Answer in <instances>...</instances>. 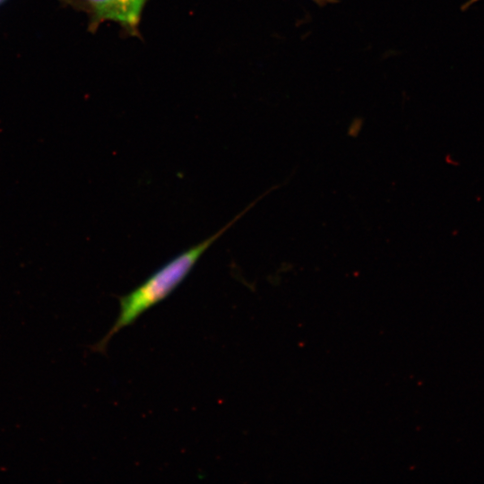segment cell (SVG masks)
Instances as JSON below:
<instances>
[{
    "label": "cell",
    "mask_w": 484,
    "mask_h": 484,
    "mask_svg": "<svg viewBox=\"0 0 484 484\" xmlns=\"http://www.w3.org/2000/svg\"><path fill=\"white\" fill-rule=\"evenodd\" d=\"M239 213L211 237L178 254L149 276L134 290L119 299V314L105 337L93 348L102 351L110 339L121 329L134 322L143 313L169 296L187 277L202 255L248 209Z\"/></svg>",
    "instance_id": "obj_1"
},
{
    "label": "cell",
    "mask_w": 484,
    "mask_h": 484,
    "mask_svg": "<svg viewBox=\"0 0 484 484\" xmlns=\"http://www.w3.org/2000/svg\"><path fill=\"white\" fill-rule=\"evenodd\" d=\"M312 1H314L315 4L319 5H325L327 4H332V3L336 2V0H312Z\"/></svg>",
    "instance_id": "obj_3"
},
{
    "label": "cell",
    "mask_w": 484,
    "mask_h": 484,
    "mask_svg": "<svg viewBox=\"0 0 484 484\" xmlns=\"http://www.w3.org/2000/svg\"><path fill=\"white\" fill-rule=\"evenodd\" d=\"M148 0H80L90 13L94 30L106 21L118 23L128 35L136 36L143 8Z\"/></svg>",
    "instance_id": "obj_2"
}]
</instances>
